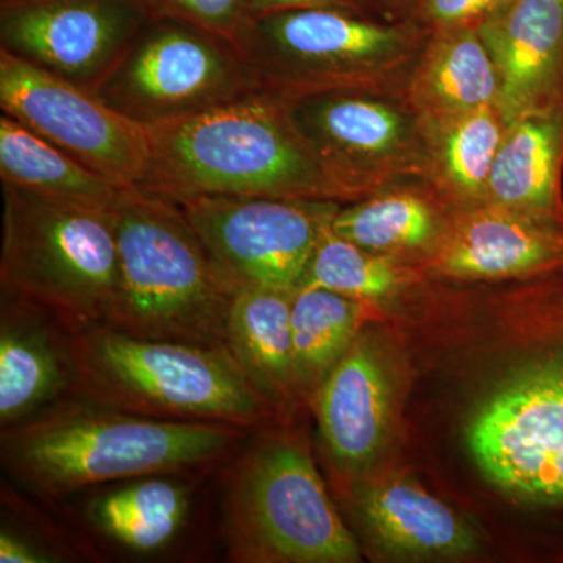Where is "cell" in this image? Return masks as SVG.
<instances>
[{"label": "cell", "instance_id": "obj_1", "mask_svg": "<svg viewBox=\"0 0 563 563\" xmlns=\"http://www.w3.org/2000/svg\"><path fill=\"white\" fill-rule=\"evenodd\" d=\"M214 422L157 420L70 396L0 431L3 473L22 492L60 503L147 474L214 476L250 437Z\"/></svg>", "mask_w": 563, "mask_h": 563}, {"label": "cell", "instance_id": "obj_2", "mask_svg": "<svg viewBox=\"0 0 563 563\" xmlns=\"http://www.w3.org/2000/svg\"><path fill=\"white\" fill-rule=\"evenodd\" d=\"M147 129L150 166L140 188L177 203L196 198L344 202L291 120L287 101L257 90Z\"/></svg>", "mask_w": 563, "mask_h": 563}, {"label": "cell", "instance_id": "obj_3", "mask_svg": "<svg viewBox=\"0 0 563 563\" xmlns=\"http://www.w3.org/2000/svg\"><path fill=\"white\" fill-rule=\"evenodd\" d=\"M111 211L120 284L107 325L143 339L225 347L239 287L211 257L179 203L125 187Z\"/></svg>", "mask_w": 563, "mask_h": 563}, {"label": "cell", "instance_id": "obj_4", "mask_svg": "<svg viewBox=\"0 0 563 563\" xmlns=\"http://www.w3.org/2000/svg\"><path fill=\"white\" fill-rule=\"evenodd\" d=\"M214 481L225 561L361 562L357 540L295 433L273 422L254 429Z\"/></svg>", "mask_w": 563, "mask_h": 563}, {"label": "cell", "instance_id": "obj_5", "mask_svg": "<svg viewBox=\"0 0 563 563\" xmlns=\"http://www.w3.org/2000/svg\"><path fill=\"white\" fill-rule=\"evenodd\" d=\"M76 395L166 421L254 429L279 412L225 347L143 339L109 328L76 329Z\"/></svg>", "mask_w": 563, "mask_h": 563}, {"label": "cell", "instance_id": "obj_6", "mask_svg": "<svg viewBox=\"0 0 563 563\" xmlns=\"http://www.w3.org/2000/svg\"><path fill=\"white\" fill-rule=\"evenodd\" d=\"M3 187L0 295L74 329L109 324L120 284L111 207Z\"/></svg>", "mask_w": 563, "mask_h": 563}, {"label": "cell", "instance_id": "obj_7", "mask_svg": "<svg viewBox=\"0 0 563 563\" xmlns=\"http://www.w3.org/2000/svg\"><path fill=\"white\" fill-rule=\"evenodd\" d=\"M431 33L343 7L251 16L235 46L263 91L284 99L339 88L406 87Z\"/></svg>", "mask_w": 563, "mask_h": 563}, {"label": "cell", "instance_id": "obj_8", "mask_svg": "<svg viewBox=\"0 0 563 563\" xmlns=\"http://www.w3.org/2000/svg\"><path fill=\"white\" fill-rule=\"evenodd\" d=\"M285 101L344 202L398 181L428 180L426 122L406 87L339 88Z\"/></svg>", "mask_w": 563, "mask_h": 563}, {"label": "cell", "instance_id": "obj_9", "mask_svg": "<svg viewBox=\"0 0 563 563\" xmlns=\"http://www.w3.org/2000/svg\"><path fill=\"white\" fill-rule=\"evenodd\" d=\"M261 90L233 41L154 18L96 95L144 128L180 120Z\"/></svg>", "mask_w": 563, "mask_h": 563}, {"label": "cell", "instance_id": "obj_10", "mask_svg": "<svg viewBox=\"0 0 563 563\" xmlns=\"http://www.w3.org/2000/svg\"><path fill=\"white\" fill-rule=\"evenodd\" d=\"M465 439L477 468L499 490L563 504V352L499 380L474 409Z\"/></svg>", "mask_w": 563, "mask_h": 563}, {"label": "cell", "instance_id": "obj_11", "mask_svg": "<svg viewBox=\"0 0 563 563\" xmlns=\"http://www.w3.org/2000/svg\"><path fill=\"white\" fill-rule=\"evenodd\" d=\"M217 476V474H214ZM202 474H147L99 485L54 503L98 561H196L213 531L210 485Z\"/></svg>", "mask_w": 563, "mask_h": 563}, {"label": "cell", "instance_id": "obj_12", "mask_svg": "<svg viewBox=\"0 0 563 563\" xmlns=\"http://www.w3.org/2000/svg\"><path fill=\"white\" fill-rule=\"evenodd\" d=\"M342 203L214 196L179 206L236 287L296 291L322 232Z\"/></svg>", "mask_w": 563, "mask_h": 563}, {"label": "cell", "instance_id": "obj_13", "mask_svg": "<svg viewBox=\"0 0 563 563\" xmlns=\"http://www.w3.org/2000/svg\"><path fill=\"white\" fill-rule=\"evenodd\" d=\"M0 110L120 187L150 166L147 129L95 91L0 49Z\"/></svg>", "mask_w": 563, "mask_h": 563}, {"label": "cell", "instance_id": "obj_14", "mask_svg": "<svg viewBox=\"0 0 563 563\" xmlns=\"http://www.w3.org/2000/svg\"><path fill=\"white\" fill-rule=\"evenodd\" d=\"M154 18L147 0H0V49L95 91Z\"/></svg>", "mask_w": 563, "mask_h": 563}, {"label": "cell", "instance_id": "obj_15", "mask_svg": "<svg viewBox=\"0 0 563 563\" xmlns=\"http://www.w3.org/2000/svg\"><path fill=\"white\" fill-rule=\"evenodd\" d=\"M426 276L455 282L539 279L563 272V221L485 202L457 210Z\"/></svg>", "mask_w": 563, "mask_h": 563}, {"label": "cell", "instance_id": "obj_16", "mask_svg": "<svg viewBox=\"0 0 563 563\" xmlns=\"http://www.w3.org/2000/svg\"><path fill=\"white\" fill-rule=\"evenodd\" d=\"M310 404L336 472L354 476L376 461L390 431L393 383L372 332L361 329Z\"/></svg>", "mask_w": 563, "mask_h": 563}, {"label": "cell", "instance_id": "obj_17", "mask_svg": "<svg viewBox=\"0 0 563 563\" xmlns=\"http://www.w3.org/2000/svg\"><path fill=\"white\" fill-rule=\"evenodd\" d=\"M477 32L498 70L507 124L563 109V0H504Z\"/></svg>", "mask_w": 563, "mask_h": 563}, {"label": "cell", "instance_id": "obj_18", "mask_svg": "<svg viewBox=\"0 0 563 563\" xmlns=\"http://www.w3.org/2000/svg\"><path fill=\"white\" fill-rule=\"evenodd\" d=\"M76 329L47 310L0 295V428L76 395Z\"/></svg>", "mask_w": 563, "mask_h": 563}, {"label": "cell", "instance_id": "obj_19", "mask_svg": "<svg viewBox=\"0 0 563 563\" xmlns=\"http://www.w3.org/2000/svg\"><path fill=\"white\" fill-rule=\"evenodd\" d=\"M455 211L431 181L410 179L342 203L332 231L365 250L422 268L442 242Z\"/></svg>", "mask_w": 563, "mask_h": 563}, {"label": "cell", "instance_id": "obj_20", "mask_svg": "<svg viewBox=\"0 0 563 563\" xmlns=\"http://www.w3.org/2000/svg\"><path fill=\"white\" fill-rule=\"evenodd\" d=\"M354 507L369 536L393 554L451 558L476 548L470 525L412 481L391 477L362 484Z\"/></svg>", "mask_w": 563, "mask_h": 563}, {"label": "cell", "instance_id": "obj_21", "mask_svg": "<svg viewBox=\"0 0 563 563\" xmlns=\"http://www.w3.org/2000/svg\"><path fill=\"white\" fill-rule=\"evenodd\" d=\"M563 109L509 122L496 152L487 202L563 221Z\"/></svg>", "mask_w": 563, "mask_h": 563}, {"label": "cell", "instance_id": "obj_22", "mask_svg": "<svg viewBox=\"0 0 563 563\" xmlns=\"http://www.w3.org/2000/svg\"><path fill=\"white\" fill-rule=\"evenodd\" d=\"M292 292L239 287L225 325V347L279 413L301 399L292 363Z\"/></svg>", "mask_w": 563, "mask_h": 563}, {"label": "cell", "instance_id": "obj_23", "mask_svg": "<svg viewBox=\"0 0 563 563\" xmlns=\"http://www.w3.org/2000/svg\"><path fill=\"white\" fill-rule=\"evenodd\" d=\"M424 120L498 107L499 77L477 31L431 33L406 84Z\"/></svg>", "mask_w": 563, "mask_h": 563}, {"label": "cell", "instance_id": "obj_24", "mask_svg": "<svg viewBox=\"0 0 563 563\" xmlns=\"http://www.w3.org/2000/svg\"><path fill=\"white\" fill-rule=\"evenodd\" d=\"M424 122L428 180L454 209L487 202L493 162L507 128L498 107H483Z\"/></svg>", "mask_w": 563, "mask_h": 563}, {"label": "cell", "instance_id": "obj_25", "mask_svg": "<svg viewBox=\"0 0 563 563\" xmlns=\"http://www.w3.org/2000/svg\"><path fill=\"white\" fill-rule=\"evenodd\" d=\"M2 184L66 201L111 207L122 188L60 147L2 113L0 117Z\"/></svg>", "mask_w": 563, "mask_h": 563}, {"label": "cell", "instance_id": "obj_26", "mask_svg": "<svg viewBox=\"0 0 563 563\" xmlns=\"http://www.w3.org/2000/svg\"><path fill=\"white\" fill-rule=\"evenodd\" d=\"M365 302L318 287L292 292V363L299 398L312 399L361 332Z\"/></svg>", "mask_w": 563, "mask_h": 563}, {"label": "cell", "instance_id": "obj_27", "mask_svg": "<svg viewBox=\"0 0 563 563\" xmlns=\"http://www.w3.org/2000/svg\"><path fill=\"white\" fill-rule=\"evenodd\" d=\"M421 276L426 273L417 263L357 246L336 235L331 222L314 247L301 287L324 288L365 303L383 302L401 295Z\"/></svg>", "mask_w": 563, "mask_h": 563}, {"label": "cell", "instance_id": "obj_28", "mask_svg": "<svg viewBox=\"0 0 563 563\" xmlns=\"http://www.w3.org/2000/svg\"><path fill=\"white\" fill-rule=\"evenodd\" d=\"M79 561H98V558L60 507L3 481L0 562Z\"/></svg>", "mask_w": 563, "mask_h": 563}, {"label": "cell", "instance_id": "obj_29", "mask_svg": "<svg viewBox=\"0 0 563 563\" xmlns=\"http://www.w3.org/2000/svg\"><path fill=\"white\" fill-rule=\"evenodd\" d=\"M155 18H173L235 41L250 18L247 0H147Z\"/></svg>", "mask_w": 563, "mask_h": 563}, {"label": "cell", "instance_id": "obj_30", "mask_svg": "<svg viewBox=\"0 0 563 563\" xmlns=\"http://www.w3.org/2000/svg\"><path fill=\"white\" fill-rule=\"evenodd\" d=\"M504 0H412L406 20L428 33L477 31Z\"/></svg>", "mask_w": 563, "mask_h": 563}, {"label": "cell", "instance_id": "obj_31", "mask_svg": "<svg viewBox=\"0 0 563 563\" xmlns=\"http://www.w3.org/2000/svg\"><path fill=\"white\" fill-rule=\"evenodd\" d=\"M313 7H343V9L361 10L357 0H247L250 18L279 13V11L313 9Z\"/></svg>", "mask_w": 563, "mask_h": 563}, {"label": "cell", "instance_id": "obj_32", "mask_svg": "<svg viewBox=\"0 0 563 563\" xmlns=\"http://www.w3.org/2000/svg\"><path fill=\"white\" fill-rule=\"evenodd\" d=\"M363 13L385 21L406 20L412 0H357Z\"/></svg>", "mask_w": 563, "mask_h": 563}]
</instances>
